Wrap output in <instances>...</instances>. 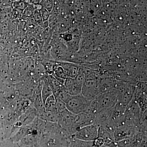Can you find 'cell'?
<instances>
[{
	"instance_id": "cell-1",
	"label": "cell",
	"mask_w": 147,
	"mask_h": 147,
	"mask_svg": "<svg viewBox=\"0 0 147 147\" xmlns=\"http://www.w3.org/2000/svg\"><path fill=\"white\" fill-rule=\"evenodd\" d=\"M117 102L115 89L102 93L91 100V112L94 114L101 110L114 108Z\"/></svg>"
},
{
	"instance_id": "cell-2",
	"label": "cell",
	"mask_w": 147,
	"mask_h": 147,
	"mask_svg": "<svg viewBox=\"0 0 147 147\" xmlns=\"http://www.w3.org/2000/svg\"><path fill=\"white\" fill-rule=\"evenodd\" d=\"M91 100H88L82 94L71 95L65 102L66 109L74 115L84 113H90Z\"/></svg>"
},
{
	"instance_id": "cell-3",
	"label": "cell",
	"mask_w": 147,
	"mask_h": 147,
	"mask_svg": "<svg viewBox=\"0 0 147 147\" xmlns=\"http://www.w3.org/2000/svg\"><path fill=\"white\" fill-rule=\"evenodd\" d=\"M98 126L94 123L83 127L71 136L73 139L85 142H93L98 137Z\"/></svg>"
},
{
	"instance_id": "cell-4",
	"label": "cell",
	"mask_w": 147,
	"mask_h": 147,
	"mask_svg": "<svg viewBox=\"0 0 147 147\" xmlns=\"http://www.w3.org/2000/svg\"><path fill=\"white\" fill-rule=\"evenodd\" d=\"M137 127L126 120L124 124L116 127L114 133V141L118 142L133 137L136 133Z\"/></svg>"
},
{
	"instance_id": "cell-5",
	"label": "cell",
	"mask_w": 147,
	"mask_h": 147,
	"mask_svg": "<svg viewBox=\"0 0 147 147\" xmlns=\"http://www.w3.org/2000/svg\"><path fill=\"white\" fill-rule=\"evenodd\" d=\"M81 94L88 100H92L100 94L99 83L94 79L85 81Z\"/></svg>"
},
{
	"instance_id": "cell-6",
	"label": "cell",
	"mask_w": 147,
	"mask_h": 147,
	"mask_svg": "<svg viewBox=\"0 0 147 147\" xmlns=\"http://www.w3.org/2000/svg\"><path fill=\"white\" fill-rule=\"evenodd\" d=\"M94 115L90 113H84L76 115L74 127L76 131L79 129L94 123Z\"/></svg>"
},
{
	"instance_id": "cell-7",
	"label": "cell",
	"mask_w": 147,
	"mask_h": 147,
	"mask_svg": "<svg viewBox=\"0 0 147 147\" xmlns=\"http://www.w3.org/2000/svg\"><path fill=\"white\" fill-rule=\"evenodd\" d=\"M64 87L71 95L81 94L82 87L75 82L74 79L67 78L65 80Z\"/></svg>"
},
{
	"instance_id": "cell-8",
	"label": "cell",
	"mask_w": 147,
	"mask_h": 147,
	"mask_svg": "<svg viewBox=\"0 0 147 147\" xmlns=\"http://www.w3.org/2000/svg\"><path fill=\"white\" fill-rule=\"evenodd\" d=\"M53 94V88L48 78H47L43 82L42 86V89H41V98H42L43 104L47 98Z\"/></svg>"
},
{
	"instance_id": "cell-9",
	"label": "cell",
	"mask_w": 147,
	"mask_h": 147,
	"mask_svg": "<svg viewBox=\"0 0 147 147\" xmlns=\"http://www.w3.org/2000/svg\"><path fill=\"white\" fill-rule=\"evenodd\" d=\"M44 108L45 112H58L57 109L56 98L54 95H52L47 98L44 102Z\"/></svg>"
},
{
	"instance_id": "cell-10",
	"label": "cell",
	"mask_w": 147,
	"mask_h": 147,
	"mask_svg": "<svg viewBox=\"0 0 147 147\" xmlns=\"http://www.w3.org/2000/svg\"><path fill=\"white\" fill-rule=\"evenodd\" d=\"M41 7L40 5H33L29 4L28 6L23 11L21 17L24 19L32 17L34 11L36 9H40Z\"/></svg>"
},
{
	"instance_id": "cell-11",
	"label": "cell",
	"mask_w": 147,
	"mask_h": 147,
	"mask_svg": "<svg viewBox=\"0 0 147 147\" xmlns=\"http://www.w3.org/2000/svg\"><path fill=\"white\" fill-rule=\"evenodd\" d=\"M59 113L58 112H46L43 113V119L47 121L53 123L57 122L59 119Z\"/></svg>"
},
{
	"instance_id": "cell-12",
	"label": "cell",
	"mask_w": 147,
	"mask_h": 147,
	"mask_svg": "<svg viewBox=\"0 0 147 147\" xmlns=\"http://www.w3.org/2000/svg\"><path fill=\"white\" fill-rule=\"evenodd\" d=\"M29 4L26 0H17L13 3L12 8L23 12Z\"/></svg>"
},
{
	"instance_id": "cell-13",
	"label": "cell",
	"mask_w": 147,
	"mask_h": 147,
	"mask_svg": "<svg viewBox=\"0 0 147 147\" xmlns=\"http://www.w3.org/2000/svg\"><path fill=\"white\" fill-rule=\"evenodd\" d=\"M54 4V0H41L39 5L50 12L53 10Z\"/></svg>"
},
{
	"instance_id": "cell-14",
	"label": "cell",
	"mask_w": 147,
	"mask_h": 147,
	"mask_svg": "<svg viewBox=\"0 0 147 147\" xmlns=\"http://www.w3.org/2000/svg\"><path fill=\"white\" fill-rule=\"evenodd\" d=\"M40 9H36L34 11L32 18L35 23H36L38 26L42 27L43 21L40 11Z\"/></svg>"
},
{
	"instance_id": "cell-15",
	"label": "cell",
	"mask_w": 147,
	"mask_h": 147,
	"mask_svg": "<svg viewBox=\"0 0 147 147\" xmlns=\"http://www.w3.org/2000/svg\"><path fill=\"white\" fill-rule=\"evenodd\" d=\"M57 102V107L59 113L63 112L66 109L65 103L58 98L55 97Z\"/></svg>"
},
{
	"instance_id": "cell-16",
	"label": "cell",
	"mask_w": 147,
	"mask_h": 147,
	"mask_svg": "<svg viewBox=\"0 0 147 147\" xmlns=\"http://www.w3.org/2000/svg\"><path fill=\"white\" fill-rule=\"evenodd\" d=\"M40 11L42 16L43 22L48 21V19L50 18V12L46 9L42 8V7L40 9Z\"/></svg>"
},
{
	"instance_id": "cell-17",
	"label": "cell",
	"mask_w": 147,
	"mask_h": 147,
	"mask_svg": "<svg viewBox=\"0 0 147 147\" xmlns=\"http://www.w3.org/2000/svg\"><path fill=\"white\" fill-rule=\"evenodd\" d=\"M92 142L94 147H100L105 144L104 139L100 137H97Z\"/></svg>"
},
{
	"instance_id": "cell-18",
	"label": "cell",
	"mask_w": 147,
	"mask_h": 147,
	"mask_svg": "<svg viewBox=\"0 0 147 147\" xmlns=\"http://www.w3.org/2000/svg\"><path fill=\"white\" fill-rule=\"evenodd\" d=\"M17 0H1V3L5 7H12L13 3Z\"/></svg>"
},
{
	"instance_id": "cell-19",
	"label": "cell",
	"mask_w": 147,
	"mask_h": 147,
	"mask_svg": "<svg viewBox=\"0 0 147 147\" xmlns=\"http://www.w3.org/2000/svg\"><path fill=\"white\" fill-rule=\"evenodd\" d=\"M30 4L34 5H39L41 0H26Z\"/></svg>"
},
{
	"instance_id": "cell-20",
	"label": "cell",
	"mask_w": 147,
	"mask_h": 147,
	"mask_svg": "<svg viewBox=\"0 0 147 147\" xmlns=\"http://www.w3.org/2000/svg\"><path fill=\"white\" fill-rule=\"evenodd\" d=\"M138 147H147V138H144Z\"/></svg>"
},
{
	"instance_id": "cell-21",
	"label": "cell",
	"mask_w": 147,
	"mask_h": 147,
	"mask_svg": "<svg viewBox=\"0 0 147 147\" xmlns=\"http://www.w3.org/2000/svg\"><path fill=\"white\" fill-rule=\"evenodd\" d=\"M115 147H119V146H118V145H117V146H116Z\"/></svg>"
}]
</instances>
